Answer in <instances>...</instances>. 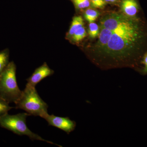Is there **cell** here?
Masks as SVG:
<instances>
[{"instance_id": "6da1fadb", "label": "cell", "mask_w": 147, "mask_h": 147, "mask_svg": "<svg viewBox=\"0 0 147 147\" xmlns=\"http://www.w3.org/2000/svg\"><path fill=\"white\" fill-rule=\"evenodd\" d=\"M98 36L89 48V56L101 67L112 68L132 65L144 47L147 33L137 17L111 12L100 18Z\"/></svg>"}, {"instance_id": "7a4b0ae2", "label": "cell", "mask_w": 147, "mask_h": 147, "mask_svg": "<svg viewBox=\"0 0 147 147\" xmlns=\"http://www.w3.org/2000/svg\"><path fill=\"white\" fill-rule=\"evenodd\" d=\"M16 109L26 111L30 116H39L47 112L48 105L40 98L36 87L26 84L21 97L15 103Z\"/></svg>"}, {"instance_id": "3957f363", "label": "cell", "mask_w": 147, "mask_h": 147, "mask_svg": "<svg viewBox=\"0 0 147 147\" xmlns=\"http://www.w3.org/2000/svg\"><path fill=\"white\" fill-rule=\"evenodd\" d=\"M29 116L30 115L26 113H19L15 115H9L7 113L0 117V126L12 131L17 135L28 136L32 140L42 141L61 147L53 142L43 139L38 134L31 131L26 125L27 117Z\"/></svg>"}, {"instance_id": "277c9868", "label": "cell", "mask_w": 147, "mask_h": 147, "mask_svg": "<svg viewBox=\"0 0 147 147\" xmlns=\"http://www.w3.org/2000/svg\"><path fill=\"white\" fill-rule=\"evenodd\" d=\"M16 67L10 62L0 76V96L8 103H16L21 97L22 91L17 84Z\"/></svg>"}, {"instance_id": "5b68a950", "label": "cell", "mask_w": 147, "mask_h": 147, "mask_svg": "<svg viewBox=\"0 0 147 147\" xmlns=\"http://www.w3.org/2000/svg\"><path fill=\"white\" fill-rule=\"evenodd\" d=\"M41 117L45 119L50 126L59 129L67 134L73 131L76 127V123L67 117H58L46 113L42 115Z\"/></svg>"}, {"instance_id": "8992f818", "label": "cell", "mask_w": 147, "mask_h": 147, "mask_svg": "<svg viewBox=\"0 0 147 147\" xmlns=\"http://www.w3.org/2000/svg\"><path fill=\"white\" fill-rule=\"evenodd\" d=\"M54 70L51 69L46 63H44L39 67L36 69L31 76L27 79V84L36 87L37 84L43 79L53 75Z\"/></svg>"}, {"instance_id": "52a82bcc", "label": "cell", "mask_w": 147, "mask_h": 147, "mask_svg": "<svg viewBox=\"0 0 147 147\" xmlns=\"http://www.w3.org/2000/svg\"><path fill=\"white\" fill-rule=\"evenodd\" d=\"M122 13L131 18H136L139 10L137 0H123L121 3Z\"/></svg>"}, {"instance_id": "ba28073f", "label": "cell", "mask_w": 147, "mask_h": 147, "mask_svg": "<svg viewBox=\"0 0 147 147\" xmlns=\"http://www.w3.org/2000/svg\"><path fill=\"white\" fill-rule=\"evenodd\" d=\"M84 19L80 16H75L73 18L71 26L66 35L67 38L69 39L73 34L74 32L80 27L84 26Z\"/></svg>"}, {"instance_id": "9c48e42d", "label": "cell", "mask_w": 147, "mask_h": 147, "mask_svg": "<svg viewBox=\"0 0 147 147\" xmlns=\"http://www.w3.org/2000/svg\"><path fill=\"white\" fill-rule=\"evenodd\" d=\"M87 33L84 26L74 31L69 40L74 43H79L86 36Z\"/></svg>"}, {"instance_id": "30bf717a", "label": "cell", "mask_w": 147, "mask_h": 147, "mask_svg": "<svg viewBox=\"0 0 147 147\" xmlns=\"http://www.w3.org/2000/svg\"><path fill=\"white\" fill-rule=\"evenodd\" d=\"M9 51L5 49L0 52V76L9 63Z\"/></svg>"}, {"instance_id": "8fae6325", "label": "cell", "mask_w": 147, "mask_h": 147, "mask_svg": "<svg viewBox=\"0 0 147 147\" xmlns=\"http://www.w3.org/2000/svg\"><path fill=\"white\" fill-rule=\"evenodd\" d=\"M99 15V12L94 9L87 8L84 12L85 19L89 23L93 22L95 21Z\"/></svg>"}, {"instance_id": "7c38bea8", "label": "cell", "mask_w": 147, "mask_h": 147, "mask_svg": "<svg viewBox=\"0 0 147 147\" xmlns=\"http://www.w3.org/2000/svg\"><path fill=\"white\" fill-rule=\"evenodd\" d=\"M75 7L79 10L89 8L91 5L90 0H71Z\"/></svg>"}, {"instance_id": "4fadbf2b", "label": "cell", "mask_w": 147, "mask_h": 147, "mask_svg": "<svg viewBox=\"0 0 147 147\" xmlns=\"http://www.w3.org/2000/svg\"><path fill=\"white\" fill-rule=\"evenodd\" d=\"M99 33V27L94 22L89 23L88 34L90 37L94 38L98 36Z\"/></svg>"}, {"instance_id": "5bb4252c", "label": "cell", "mask_w": 147, "mask_h": 147, "mask_svg": "<svg viewBox=\"0 0 147 147\" xmlns=\"http://www.w3.org/2000/svg\"><path fill=\"white\" fill-rule=\"evenodd\" d=\"M9 104V103L0 96V117L8 113L9 110L13 108Z\"/></svg>"}, {"instance_id": "9a60e30c", "label": "cell", "mask_w": 147, "mask_h": 147, "mask_svg": "<svg viewBox=\"0 0 147 147\" xmlns=\"http://www.w3.org/2000/svg\"><path fill=\"white\" fill-rule=\"evenodd\" d=\"M91 5L95 8H102L106 3L105 0H90Z\"/></svg>"}, {"instance_id": "2e32d148", "label": "cell", "mask_w": 147, "mask_h": 147, "mask_svg": "<svg viewBox=\"0 0 147 147\" xmlns=\"http://www.w3.org/2000/svg\"><path fill=\"white\" fill-rule=\"evenodd\" d=\"M142 63L144 67L142 70V73L144 74H147V53H145L142 59Z\"/></svg>"}, {"instance_id": "e0dca14e", "label": "cell", "mask_w": 147, "mask_h": 147, "mask_svg": "<svg viewBox=\"0 0 147 147\" xmlns=\"http://www.w3.org/2000/svg\"><path fill=\"white\" fill-rule=\"evenodd\" d=\"M117 0H105V3H113L115 2Z\"/></svg>"}]
</instances>
